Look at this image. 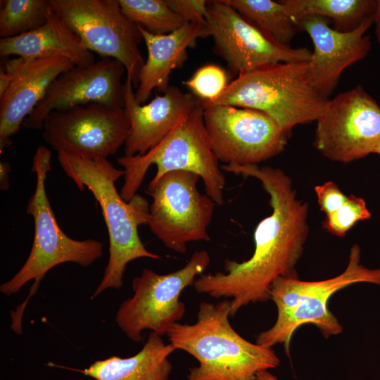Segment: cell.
<instances>
[{
    "mask_svg": "<svg viewBox=\"0 0 380 380\" xmlns=\"http://www.w3.org/2000/svg\"><path fill=\"white\" fill-rule=\"evenodd\" d=\"M0 9V37L9 38L37 29L48 20L50 0H6Z\"/></svg>",
    "mask_w": 380,
    "mask_h": 380,
    "instance_id": "25",
    "label": "cell"
},
{
    "mask_svg": "<svg viewBox=\"0 0 380 380\" xmlns=\"http://www.w3.org/2000/svg\"><path fill=\"white\" fill-rule=\"evenodd\" d=\"M50 4L88 50L120 62L137 87L145 62L138 48L143 37L118 0H50Z\"/></svg>",
    "mask_w": 380,
    "mask_h": 380,
    "instance_id": "10",
    "label": "cell"
},
{
    "mask_svg": "<svg viewBox=\"0 0 380 380\" xmlns=\"http://www.w3.org/2000/svg\"><path fill=\"white\" fill-rule=\"evenodd\" d=\"M183 84L201 101L210 102L222 94L229 83L227 74L222 68L208 64L198 68Z\"/></svg>",
    "mask_w": 380,
    "mask_h": 380,
    "instance_id": "27",
    "label": "cell"
},
{
    "mask_svg": "<svg viewBox=\"0 0 380 380\" xmlns=\"http://www.w3.org/2000/svg\"><path fill=\"white\" fill-rule=\"evenodd\" d=\"M122 13L133 23L153 34H166L185 22L166 0H118Z\"/></svg>",
    "mask_w": 380,
    "mask_h": 380,
    "instance_id": "24",
    "label": "cell"
},
{
    "mask_svg": "<svg viewBox=\"0 0 380 380\" xmlns=\"http://www.w3.org/2000/svg\"><path fill=\"white\" fill-rule=\"evenodd\" d=\"M58 161L80 190H89L102 211L109 238V258L93 299L108 289L123 286V276L129 262L139 258L158 260L160 256L148 251L138 227L148 224L149 203L137 194L125 201L115 187L125 170L115 167L107 158L89 159L58 153Z\"/></svg>",
    "mask_w": 380,
    "mask_h": 380,
    "instance_id": "2",
    "label": "cell"
},
{
    "mask_svg": "<svg viewBox=\"0 0 380 380\" xmlns=\"http://www.w3.org/2000/svg\"><path fill=\"white\" fill-rule=\"evenodd\" d=\"M173 11L180 15L185 23L207 24L208 1L166 0Z\"/></svg>",
    "mask_w": 380,
    "mask_h": 380,
    "instance_id": "28",
    "label": "cell"
},
{
    "mask_svg": "<svg viewBox=\"0 0 380 380\" xmlns=\"http://www.w3.org/2000/svg\"><path fill=\"white\" fill-rule=\"evenodd\" d=\"M210 262L205 250L195 251L182 268L160 274L144 269L132 282L134 294L124 300L115 315V322L130 340L139 342L145 329L163 336L184 316L186 307L179 300L182 292L194 284Z\"/></svg>",
    "mask_w": 380,
    "mask_h": 380,
    "instance_id": "8",
    "label": "cell"
},
{
    "mask_svg": "<svg viewBox=\"0 0 380 380\" xmlns=\"http://www.w3.org/2000/svg\"><path fill=\"white\" fill-rule=\"evenodd\" d=\"M244 18L276 42L289 45L299 30L284 4L272 0H226Z\"/></svg>",
    "mask_w": 380,
    "mask_h": 380,
    "instance_id": "23",
    "label": "cell"
},
{
    "mask_svg": "<svg viewBox=\"0 0 380 380\" xmlns=\"http://www.w3.org/2000/svg\"><path fill=\"white\" fill-rule=\"evenodd\" d=\"M125 71L120 62L110 58H102L89 65L73 66L53 81L22 125L42 129L44 119L52 111L91 103L124 108L122 77Z\"/></svg>",
    "mask_w": 380,
    "mask_h": 380,
    "instance_id": "15",
    "label": "cell"
},
{
    "mask_svg": "<svg viewBox=\"0 0 380 380\" xmlns=\"http://www.w3.org/2000/svg\"><path fill=\"white\" fill-rule=\"evenodd\" d=\"M360 254V246L354 244L344 271L330 279L302 281L297 274L278 277L270 291V299L277 310L276 322L257 336L255 343L271 348L282 344L289 356L293 334L303 324L315 325L325 338L341 333L343 327L328 308L331 296L356 283L369 282L380 286V269L371 270L363 266Z\"/></svg>",
    "mask_w": 380,
    "mask_h": 380,
    "instance_id": "5",
    "label": "cell"
},
{
    "mask_svg": "<svg viewBox=\"0 0 380 380\" xmlns=\"http://www.w3.org/2000/svg\"><path fill=\"white\" fill-rule=\"evenodd\" d=\"M117 162L125 170L120 195L125 201L137 194L148 170L156 165L157 171L152 180L172 171L192 172L202 179L206 194L213 201L220 206L224 203L225 178L210 146L201 100L183 113L169 133L148 152L124 155Z\"/></svg>",
    "mask_w": 380,
    "mask_h": 380,
    "instance_id": "7",
    "label": "cell"
},
{
    "mask_svg": "<svg viewBox=\"0 0 380 380\" xmlns=\"http://www.w3.org/2000/svg\"><path fill=\"white\" fill-rule=\"evenodd\" d=\"M51 152L46 147L40 146L37 148L31 170L36 174V186L26 208V213L32 216L34 222L33 243L21 268L0 286V291L8 296L34 280L25 301L15 311H11V328L17 334H22L23 316L29 300L37 292L41 281L50 270L68 262L87 267L103 255V245L99 241L73 239L59 227L45 188V181L51 168Z\"/></svg>",
    "mask_w": 380,
    "mask_h": 380,
    "instance_id": "4",
    "label": "cell"
},
{
    "mask_svg": "<svg viewBox=\"0 0 380 380\" xmlns=\"http://www.w3.org/2000/svg\"><path fill=\"white\" fill-rule=\"evenodd\" d=\"M0 55L24 58H66L75 65L95 63L94 53L63 23L51 8L42 26L9 38H1Z\"/></svg>",
    "mask_w": 380,
    "mask_h": 380,
    "instance_id": "20",
    "label": "cell"
},
{
    "mask_svg": "<svg viewBox=\"0 0 380 380\" xmlns=\"http://www.w3.org/2000/svg\"><path fill=\"white\" fill-rule=\"evenodd\" d=\"M42 129L44 139L58 153L98 159L125 144L129 123L124 108L91 103L52 111Z\"/></svg>",
    "mask_w": 380,
    "mask_h": 380,
    "instance_id": "13",
    "label": "cell"
},
{
    "mask_svg": "<svg viewBox=\"0 0 380 380\" xmlns=\"http://www.w3.org/2000/svg\"><path fill=\"white\" fill-rule=\"evenodd\" d=\"M222 170L260 181L270 196L271 214L257 225L254 251L245 261L226 260L224 272L203 274L193 284L198 293L230 298V317L250 303L270 300L273 282L297 274L307 240L308 205L298 198L292 179L270 166L222 165Z\"/></svg>",
    "mask_w": 380,
    "mask_h": 380,
    "instance_id": "1",
    "label": "cell"
},
{
    "mask_svg": "<svg viewBox=\"0 0 380 380\" xmlns=\"http://www.w3.org/2000/svg\"><path fill=\"white\" fill-rule=\"evenodd\" d=\"M257 380H279L276 376L268 372V370L260 371L256 374Z\"/></svg>",
    "mask_w": 380,
    "mask_h": 380,
    "instance_id": "33",
    "label": "cell"
},
{
    "mask_svg": "<svg viewBox=\"0 0 380 380\" xmlns=\"http://www.w3.org/2000/svg\"><path fill=\"white\" fill-rule=\"evenodd\" d=\"M176 349L161 336L151 331L142 348L128 357L112 356L80 369L49 362L48 366L80 372L96 380H169L172 365L170 355Z\"/></svg>",
    "mask_w": 380,
    "mask_h": 380,
    "instance_id": "21",
    "label": "cell"
},
{
    "mask_svg": "<svg viewBox=\"0 0 380 380\" xmlns=\"http://www.w3.org/2000/svg\"><path fill=\"white\" fill-rule=\"evenodd\" d=\"M75 65L63 57L8 59L4 66L11 84L0 98V152L12 144L24 120L40 102L50 84Z\"/></svg>",
    "mask_w": 380,
    "mask_h": 380,
    "instance_id": "17",
    "label": "cell"
},
{
    "mask_svg": "<svg viewBox=\"0 0 380 380\" xmlns=\"http://www.w3.org/2000/svg\"><path fill=\"white\" fill-rule=\"evenodd\" d=\"M373 24L375 25V35L380 44V0H376V7L372 15Z\"/></svg>",
    "mask_w": 380,
    "mask_h": 380,
    "instance_id": "32",
    "label": "cell"
},
{
    "mask_svg": "<svg viewBox=\"0 0 380 380\" xmlns=\"http://www.w3.org/2000/svg\"><path fill=\"white\" fill-rule=\"evenodd\" d=\"M199 179L192 172L172 171L151 180L146 189L152 198L150 230L176 253H185L190 242L210 241L208 229L215 203L198 191Z\"/></svg>",
    "mask_w": 380,
    "mask_h": 380,
    "instance_id": "9",
    "label": "cell"
},
{
    "mask_svg": "<svg viewBox=\"0 0 380 380\" xmlns=\"http://www.w3.org/2000/svg\"><path fill=\"white\" fill-rule=\"evenodd\" d=\"M230 308L228 299L201 302L194 324L177 322L168 330L170 343L198 362L188 380H257L258 372L279 365L272 348L251 343L232 328Z\"/></svg>",
    "mask_w": 380,
    "mask_h": 380,
    "instance_id": "3",
    "label": "cell"
},
{
    "mask_svg": "<svg viewBox=\"0 0 380 380\" xmlns=\"http://www.w3.org/2000/svg\"><path fill=\"white\" fill-rule=\"evenodd\" d=\"M11 172V165L6 161L0 162V189L3 191H7L9 189V173Z\"/></svg>",
    "mask_w": 380,
    "mask_h": 380,
    "instance_id": "30",
    "label": "cell"
},
{
    "mask_svg": "<svg viewBox=\"0 0 380 380\" xmlns=\"http://www.w3.org/2000/svg\"><path fill=\"white\" fill-rule=\"evenodd\" d=\"M132 80L124 82V108L129 123L125 156L143 155L156 146L172 129L179 117L200 99L178 87L169 86L163 94L147 104L135 99Z\"/></svg>",
    "mask_w": 380,
    "mask_h": 380,
    "instance_id": "18",
    "label": "cell"
},
{
    "mask_svg": "<svg viewBox=\"0 0 380 380\" xmlns=\"http://www.w3.org/2000/svg\"><path fill=\"white\" fill-rule=\"evenodd\" d=\"M206 22L215 53L234 75L277 63L310 61L312 51L280 44L244 18L226 0L210 1Z\"/></svg>",
    "mask_w": 380,
    "mask_h": 380,
    "instance_id": "14",
    "label": "cell"
},
{
    "mask_svg": "<svg viewBox=\"0 0 380 380\" xmlns=\"http://www.w3.org/2000/svg\"><path fill=\"white\" fill-rule=\"evenodd\" d=\"M370 217L371 213L365 201L361 197L350 195L343 206L325 216L322 226L329 233L343 237L357 222Z\"/></svg>",
    "mask_w": 380,
    "mask_h": 380,
    "instance_id": "26",
    "label": "cell"
},
{
    "mask_svg": "<svg viewBox=\"0 0 380 380\" xmlns=\"http://www.w3.org/2000/svg\"><path fill=\"white\" fill-rule=\"evenodd\" d=\"M287 13L298 23L309 15L332 20L335 30L348 32L373 15L375 0H284Z\"/></svg>",
    "mask_w": 380,
    "mask_h": 380,
    "instance_id": "22",
    "label": "cell"
},
{
    "mask_svg": "<svg viewBox=\"0 0 380 380\" xmlns=\"http://www.w3.org/2000/svg\"><path fill=\"white\" fill-rule=\"evenodd\" d=\"M210 146L223 165H255L281 153L289 134L264 113L202 101Z\"/></svg>",
    "mask_w": 380,
    "mask_h": 380,
    "instance_id": "11",
    "label": "cell"
},
{
    "mask_svg": "<svg viewBox=\"0 0 380 380\" xmlns=\"http://www.w3.org/2000/svg\"><path fill=\"white\" fill-rule=\"evenodd\" d=\"M12 78L11 76L6 72L4 66H1L0 70V98H1L7 89H8Z\"/></svg>",
    "mask_w": 380,
    "mask_h": 380,
    "instance_id": "31",
    "label": "cell"
},
{
    "mask_svg": "<svg viewBox=\"0 0 380 380\" xmlns=\"http://www.w3.org/2000/svg\"><path fill=\"white\" fill-rule=\"evenodd\" d=\"M138 27L146 46L147 58L140 71L134 96L138 103L144 104L153 89L166 91L171 72L187 58V49L195 46L198 38L210 34L208 24L185 23L166 34H153Z\"/></svg>",
    "mask_w": 380,
    "mask_h": 380,
    "instance_id": "19",
    "label": "cell"
},
{
    "mask_svg": "<svg viewBox=\"0 0 380 380\" xmlns=\"http://www.w3.org/2000/svg\"><path fill=\"white\" fill-rule=\"evenodd\" d=\"M316 122L313 144L332 161L361 159L380 142V106L361 86L329 99Z\"/></svg>",
    "mask_w": 380,
    "mask_h": 380,
    "instance_id": "12",
    "label": "cell"
},
{
    "mask_svg": "<svg viewBox=\"0 0 380 380\" xmlns=\"http://www.w3.org/2000/svg\"><path fill=\"white\" fill-rule=\"evenodd\" d=\"M374 153L375 154H379L380 155V142L379 143L375 151H374Z\"/></svg>",
    "mask_w": 380,
    "mask_h": 380,
    "instance_id": "34",
    "label": "cell"
},
{
    "mask_svg": "<svg viewBox=\"0 0 380 380\" xmlns=\"http://www.w3.org/2000/svg\"><path fill=\"white\" fill-rule=\"evenodd\" d=\"M315 191L320 210L326 215L339 209L348 198V196L341 191L338 186L331 181L317 185L315 187Z\"/></svg>",
    "mask_w": 380,
    "mask_h": 380,
    "instance_id": "29",
    "label": "cell"
},
{
    "mask_svg": "<svg viewBox=\"0 0 380 380\" xmlns=\"http://www.w3.org/2000/svg\"><path fill=\"white\" fill-rule=\"evenodd\" d=\"M372 25V16L348 32L331 27L327 19L317 15L306 16L298 23L299 30L307 32L312 42L310 75L322 96L329 99L343 72L367 56L372 42L366 32Z\"/></svg>",
    "mask_w": 380,
    "mask_h": 380,
    "instance_id": "16",
    "label": "cell"
},
{
    "mask_svg": "<svg viewBox=\"0 0 380 380\" xmlns=\"http://www.w3.org/2000/svg\"><path fill=\"white\" fill-rule=\"evenodd\" d=\"M328 100L312 82L309 61H301L272 63L241 73L208 103L261 111L290 135L296 125L316 122Z\"/></svg>",
    "mask_w": 380,
    "mask_h": 380,
    "instance_id": "6",
    "label": "cell"
}]
</instances>
